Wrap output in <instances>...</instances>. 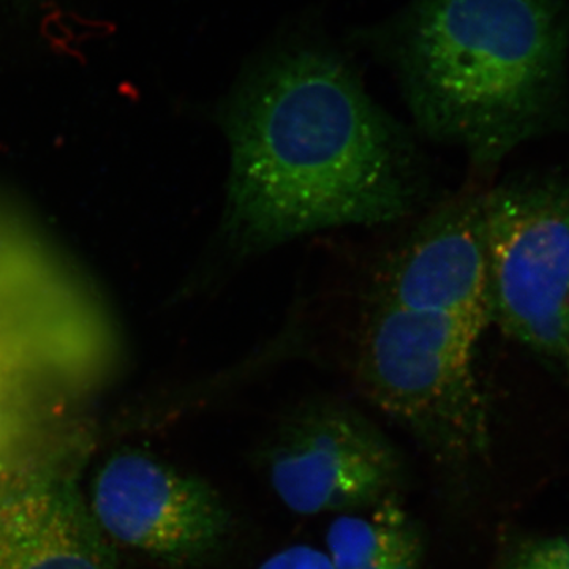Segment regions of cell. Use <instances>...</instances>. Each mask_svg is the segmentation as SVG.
<instances>
[{
	"mask_svg": "<svg viewBox=\"0 0 569 569\" xmlns=\"http://www.w3.org/2000/svg\"><path fill=\"white\" fill-rule=\"evenodd\" d=\"M222 129V241L238 260L318 231L395 223L425 197L413 141L332 52L258 62L224 103Z\"/></svg>",
	"mask_w": 569,
	"mask_h": 569,
	"instance_id": "obj_1",
	"label": "cell"
},
{
	"mask_svg": "<svg viewBox=\"0 0 569 569\" xmlns=\"http://www.w3.org/2000/svg\"><path fill=\"white\" fill-rule=\"evenodd\" d=\"M568 50L569 0H418L395 62L419 130L490 168L556 123Z\"/></svg>",
	"mask_w": 569,
	"mask_h": 569,
	"instance_id": "obj_2",
	"label": "cell"
},
{
	"mask_svg": "<svg viewBox=\"0 0 569 569\" xmlns=\"http://www.w3.org/2000/svg\"><path fill=\"white\" fill-rule=\"evenodd\" d=\"M481 329L460 318L370 301L355 351L356 383L448 473L490 447L488 406L475 370Z\"/></svg>",
	"mask_w": 569,
	"mask_h": 569,
	"instance_id": "obj_3",
	"label": "cell"
},
{
	"mask_svg": "<svg viewBox=\"0 0 569 569\" xmlns=\"http://www.w3.org/2000/svg\"><path fill=\"white\" fill-rule=\"evenodd\" d=\"M490 321L569 376V181L482 192Z\"/></svg>",
	"mask_w": 569,
	"mask_h": 569,
	"instance_id": "obj_4",
	"label": "cell"
},
{
	"mask_svg": "<svg viewBox=\"0 0 569 569\" xmlns=\"http://www.w3.org/2000/svg\"><path fill=\"white\" fill-rule=\"evenodd\" d=\"M277 498L299 516L347 515L399 496L402 456L361 411L332 399L295 408L264 451Z\"/></svg>",
	"mask_w": 569,
	"mask_h": 569,
	"instance_id": "obj_5",
	"label": "cell"
},
{
	"mask_svg": "<svg viewBox=\"0 0 569 569\" xmlns=\"http://www.w3.org/2000/svg\"><path fill=\"white\" fill-rule=\"evenodd\" d=\"M88 505L111 545L167 563L212 557L233 523L208 482L134 449L116 452L103 463Z\"/></svg>",
	"mask_w": 569,
	"mask_h": 569,
	"instance_id": "obj_6",
	"label": "cell"
},
{
	"mask_svg": "<svg viewBox=\"0 0 569 569\" xmlns=\"http://www.w3.org/2000/svg\"><path fill=\"white\" fill-rule=\"evenodd\" d=\"M370 301L490 323L482 192H463L419 220L387 254Z\"/></svg>",
	"mask_w": 569,
	"mask_h": 569,
	"instance_id": "obj_7",
	"label": "cell"
},
{
	"mask_svg": "<svg viewBox=\"0 0 569 569\" xmlns=\"http://www.w3.org/2000/svg\"><path fill=\"white\" fill-rule=\"evenodd\" d=\"M0 569H119L77 482L36 471L0 490Z\"/></svg>",
	"mask_w": 569,
	"mask_h": 569,
	"instance_id": "obj_8",
	"label": "cell"
},
{
	"mask_svg": "<svg viewBox=\"0 0 569 569\" xmlns=\"http://www.w3.org/2000/svg\"><path fill=\"white\" fill-rule=\"evenodd\" d=\"M325 542L335 569H421L426 557L425 533L399 496L336 516Z\"/></svg>",
	"mask_w": 569,
	"mask_h": 569,
	"instance_id": "obj_9",
	"label": "cell"
},
{
	"mask_svg": "<svg viewBox=\"0 0 569 569\" xmlns=\"http://www.w3.org/2000/svg\"><path fill=\"white\" fill-rule=\"evenodd\" d=\"M488 569H569V535L509 539Z\"/></svg>",
	"mask_w": 569,
	"mask_h": 569,
	"instance_id": "obj_10",
	"label": "cell"
},
{
	"mask_svg": "<svg viewBox=\"0 0 569 569\" xmlns=\"http://www.w3.org/2000/svg\"><path fill=\"white\" fill-rule=\"evenodd\" d=\"M257 569H335L325 550L307 545L288 546L277 550Z\"/></svg>",
	"mask_w": 569,
	"mask_h": 569,
	"instance_id": "obj_11",
	"label": "cell"
},
{
	"mask_svg": "<svg viewBox=\"0 0 569 569\" xmlns=\"http://www.w3.org/2000/svg\"><path fill=\"white\" fill-rule=\"evenodd\" d=\"M3 438H6V421H3L2 410H0V456L3 451Z\"/></svg>",
	"mask_w": 569,
	"mask_h": 569,
	"instance_id": "obj_12",
	"label": "cell"
}]
</instances>
